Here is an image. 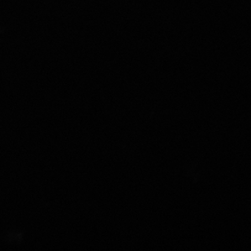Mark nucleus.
Returning <instances> with one entry per match:
<instances>
[]
</instances>
